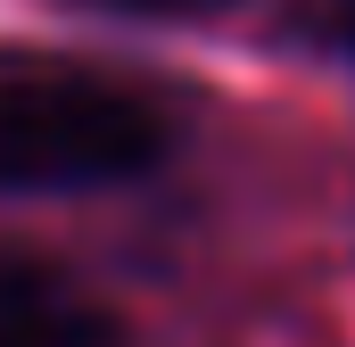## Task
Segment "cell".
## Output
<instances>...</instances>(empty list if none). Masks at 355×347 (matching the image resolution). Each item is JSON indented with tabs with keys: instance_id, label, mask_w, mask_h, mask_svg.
<instances>
[{
	"instance_id": "obj_3",
	"label": "cell",
	"mask_w": 355,
	"mask_h": 347,
	"mask_svg": "<svg viewBox=\"0 0 355 347\" xmlns=\"http://www.w3.org/2000/svg\"><path fill=\"white\" fill-rule=\"evenodd\" d=\"M91 8H116V17H215L232 0H91Z\"/></svg>"
},
{
	"instance_id": "obj_1",
	"label": "cell",
	"mask_w": 355,
	"mask_h": 347,
	"mask_svg": "<svg viewBox=\"0 0 355 347\" xmlns=\"http://www.w3.org/2000/svg\"><path fill=\"white\" fill-rule=\"evenodd\" d=\"M174 149L149 91L75 58L0 50V190H107Z\"/></svg>"
},
{
	"instance_id": "obj_4",
	"label": "cell",
	"mask_w": 355,
	"mask_h": 347,
	"mask_svg": "<svg viewBox=\"0 0 355 347\" xmlns=\"http://www.w3.org/2000/svg\"><path fill=\"white\" fill-rule=\"evenodd\" d=\"M314 25H322L331 50H347V58H355V0H314Z\"/></svg>"
},
{
	"instance_id": "obj_2",
	"label": "cell",
	"mask_w": 355,
	"mask_h": 347,
	"mask_svg": "<svg viewBox=\"0 0 355 347\" xmlns=\"http://www.w3.org/2000/svg\"><path fill=\"white\" fill-rule=\"evenodd\" d=\"M0 347H116L107 306L42 264H0Z\"/></svg>"
}]
</instances>
